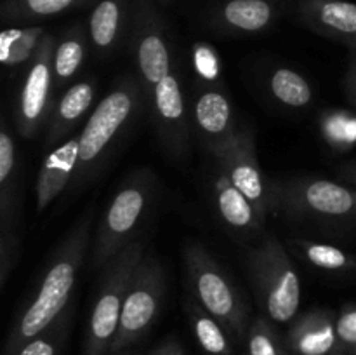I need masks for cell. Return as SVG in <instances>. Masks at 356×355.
I'll use <instances>...</instances> for the list:
<instances>
[{
	"label": "cell",
	"instance_id": "1",
	"mask_svg": "<svg viewBox=\"0 0 356 355\" xmlns=\"http://www.w3.org/2000/svg\"><path fill=\"white\" fill-rule=\"evenodd\" d=\"M129 42L160 143L170 155L181 159L190 150V111L174 68L165 19L153 0H134Z\"/></svg>",
	"mask_w": 356,
	"mask_h": 355
},
{
	"label": "cell",
	"instance_id": "2",
	"mask_svg": "<svg viewBox=\"0 0 356 355\" xmlns=\"http://www.w3.org/2000/svg\"><path fill=\"white\" fill-rule=\"evenodd\" d=\"M90 232L92 209L72 226L47 260L37 291L10 326L3 355H17L28 341L44 333L68 308L76 275L89 249Z\"/></svg>",
	"mask_w": 356,
	"mask_h": 355
},
{
	"label": "cell",
	"instance_id": "3",
	"mask_svg": "<svg viewBox=\"0 0 356 355\" xmlns=\"http://www.w3.org/2000/svg\"><path fill=\"white\" fill-rule=\"evenodd\" d=\"M143 108H146V97L138 77H120L94 108L79 136V164L73 180L76 187L99 171L111 146L138 118Z\"/></svg>",
	"mask_w": 356,
	"mask_h": 355
},
{
	"label": "cell",
	"instance_id": "4",
	"mask_svg": "<svg viewBox=\"0 0 356 355\" xmlns=\"http://www.w3.org/2000/svg\"><path fill=\"white\" fill-rule=\"evenodd\" d=\"M275 211L291 221L346 225L356 221V188L325 178L273 181Z\"/></svg>",
	"mask_w": 356,
	"mask_h": 355
},
{
	"label": "cell",
	"instance_id": "5",
	"mask_svg": "<svg viewBox=\"0 0 356 355\" xmlns=\"http://www.w3.org/2000/svg\"><path fill=\"white\" fill-rule=\"evenodd\" d=\"M247 268L264 315L277 326L292 322L301 305V282L284 244L266 237L247 251Z\"/></svg>",
	"mask_w": 356,
	"mask_h": 355
},
{
	"label": "cell",
	"instance_id": "6",
	"mask_svg": "<svg viewBox=\"0 0 356 355\" xmlns=\"http://www.w3.org/2000/svg\"><path fill=\"white\" fill-rule=\"evenodd\" d=\"M145 254V244L141 240H132L106 263L99 292L90 310L83 355H110L120 324L125 296L131 287L136 268Z\"/></svg>",
	"mask_w": 356,
	"mask_h": 355
},
{
	"label": "cell",
	"instance_id": "7",
	"mask_svg": "<svg viewBox=\"0 0 356 355\" xmlns=\"http://www.w3.org/2000/svg\"><path fill=\"white\" fill-rule=\"evenodd\" d=\"M155 194V174L138 169L125 178L108 204L92 247V267L104 268L108 261L134 240L139 225Z\"/></svg>",
	"mask_w": 356,
	"mask_h": 355
},
{
	"label": "cell",
	"instance_id": "8",
	"mask_svg": "<svg viewBox=\"0 0 356 355\" xmlns=\"http://www.w3.org/2000/svg\"><path fill=\"white\" fill-rule=\"evenodd\" d=\"M184 263L195 301L216 317L235 340H243L250 326L249 310L226 271L198 242L188 244Z\"/></svg>",
	"mask_w": 356,
	"mask_h": 355
},
{
	"label": "cell",
	"instance_id": "9",
	"mask_svg": "<svg viewBox=\"0 0 356 355\" xmlns=\"http://www.w3.org/2000/svg\"><path fill=\"white\" fill-rule=\"evenodd\" d=\"M165 296V271L162 263L152 254H145L132 277L125 296L117 336L110 355L134 348L148 334L159 317Z\"/></svg>",
	"mask_w": 356,
	"mask_h": 355
},
{
	"label": "cell",
	"instance_id": "10",
	"mask_svg": "<svg viewBox=\"0 0 356 355\" xmlns=\"http://www.w3.org/2000/svg\"><path fill=\"white\" fill-rule=\"evenodd\" d=\"M216 164L226 173L232 183L252 202L264 223L275 211L273 180H268L257 159L256 138L247 127L236 129L235 136L219 155Z\"/></svg>",
	"mask_w": 356,
	"mask_h": 355
},
{
	"label": "cell",
	"instance_id": "11",
	"mask_svg": "<svg viewBox=\"0 0 356 355\" xmlns=\"http://www.w3.org/2000/svg\"><path fill=\"white\" fill-rule=\"evenodd\" d=\"M58 38L47 33L33 61L28 65L19 96H17L14 120L16 129L23 138H35L44 125H47L54 108L52 90L56 87L52 56Z\"/></svg>",
	"mask_w": 356,
	"mask_h": 355
},
{
	"label": "cell",
	"instance_id": "12",
	"mask_svg": "<svg viewBox=\"0 0 356 355\" xmlns=\"http://www.w3.org/2000/svg\"><path fill=\"white\" fill-rule=\"evenodd\" d=\"M17 233V152L7 122L0 129V289L6 287L19 258Z\"/></svg>",
	"mask_w": 356,
	"mask_h": 355
},
{
	"label": "cell",
	"instance_id": "13",
	"mask_svg": "<svg viewBox=\"0 0 356 355\" xmlns=\"http://www.w3.org/2000/svg\"><path fill=\"white\" fill-rule=\"evenodd\" d=\"M285 0H216L205 13L212 31L228 37H256L280 21Z\"/></svg>",
	"mask_w": 356,
	"mask_h": 355
},
{
	"label": "cell",
	"instance_id": "14",
	"mask_svg": "<svg viewBox=\"0 0 356 355\" xmlns=\"http://www.w3.org/2000/svg\"><path fill=\"white\" fill-rule=\"evenodd\" d=\"M191 129L209 155L216 157L236 132L232 101L221 86H202L191 104Z\"/></svg>",
	"mask_w": 356,
	"mask_h": 355
},
{
	"label": "cell",
	"instance_id": "15",
	"mask_svg": "<svg viewBox=\"0 0 356 355\" xmlns=\"http://www.w3.org/2000/svg\"><path fill=\"white\" fill-rule=\"evenodd\" d=\"M296 16L308 30L341 42L356 45V3L350 0H298Z\"/></svg>",
	"mask_w": 356,
	"mask_h": 355
},
{
	"label": "cell",
	"instance_id": "16",
	"mask_svg": "<svg viewBox=\"0 0 356 355\" xmlns=\"http://www.w3.org/2000/svg\"><path fill=\"white\" fill-rule=\"evenodd\" d=\"M332 310L313 308L296 317L285 333L291 355H336L343 352Z\"/></svg>",
	"mask_w": 356,
	"mask_h": 355
},
{
	"label": "cell",
	"instance_id": "17",
	"mask_svg": "<svg viewBox=\"0 0 356 355\" xmlns=\"http://www.w3.org/2000/svg\"><path fill=\"white\" fill-rule=\"evenodd\" d=\"M134 0H97L87 21L90 47L97 56L113 54L131 35Z\"/></svg>",
	"mask_w": 356,
	"mask_h": 355
},
{
	"label": "cell",
	"instance_id": "18",
	"mask_svg": "<svg viewBox=\"0 0 356 355\" xmlns=\"http://www.w3.org/2000/svg\"><path fill=\"white\" fill-rule=\"evenodd\" d=\"M76 164H79V138L65 139L45 157L35 183L38 214L44 212L75 180Z\"/></svg>",
	"mask_w": 356,
	"mask_h": 355
},
{
	"label": "cell",
	"instance_id": "19",
	"mask_svg": "<svg viewBox=\"0 0 356 355\" xmlns=\"http://www.w3.org/2000/svg\"><path fill=\"white\" fill-rule=\"evenodd\" d=\"M212 198L219 218L232 232L250 235L264 226V221L257 214L252 202L232 183L218 164L212 174Z\"/></svg>",
	"mask_w": 356,
	"mask_h": 355
},
{
	"label": "cell",
	"instance_id": "20",
	"mask_svg": "<svg viewBox=\"0 0 356 355\" xmlns=\"http://www.w3.org/2000/svg\"><path fill=\"white\" fill-rule=\"evenodd\" d=\"M94 97H96V84L92 80H80L72 84L54 103L45 131V143L51 146L61 141L90 110Z\"/></svg>",
	"mask_w": 356,
	"mask_h": 355
},
{
	"label": "cell",
	"instance_id": "21",
	"mask_svg": "<svg viewBox=\"0 0 356 355\" xmlns=\"http://www.w3.org/2000/svg\"><path fill=\"white\" fill-rule=\"evenodd\" d=\"M89 45V31L86 24L75 23L63 31V35L56 42L54 56H52L56 87L66 86L75 79L86 61Z\"/></svg>",
	"mask_w": 356,
	"mask_h": 355
},
{
	"label": "cell",
	"instance_id": "22",
	"mask_svg": "<svg viewBox=\"0 0 356 355\" xmlns=\"http://www.w3.org/2000/svg\"><path fill=\"white\" fill-rule=\"evenodd\" d=\"M47 35L42 24L7 28L0 35V61L6 68L30 65Z\"/></svg>",
	"mask_w": 356,
	"mask_h": 355
},
{
	"label": "cell",
	"instance_id": "23",
	"mask_svg": "<svg viewBox=\"0 0 356 355\" xmlns=\"http://www.w3.org/2000/svg\"><path fill=\"white\" fill-rule=\"evenodd\" d=\"M188 322L198 347L209 355H233V340L229 331L216 317L205 312L195 299L186 305Z\"/></svg>",
	"mask_w": 356,
	"mask_h": 355
},
{
	"label": "cell",
	"instance_id": "24",
	"mask_svg": "<svg viewBox=\"0 0 356 355\" xmlns=\"http://www.w3.org/2000/svg\"><path fill=\"white\" fill-rule=\"evenodd\" d=\"M289 246L302 261L318 270L330 271V274L356 271V256L339 246L309 239H291Z\"/></svg>",
	"mask_w": 356,
	"mask_h": 355
},
{
	"label": "cell",
	"instance_id": "25",
	"mask_svg": "<svg viewBox=\"0 0 356 355\" xmlns=\"http://www.w3.org/2000/svg\"><path fill=\"white\" fill-rule=\"evenodd\" d=\"M271 100L292 110H302L313 103V89L305 75L289 66H277L266 79Z\"/></svg>",
	"mask_w": 356,
	"mask_h": 355
},
{
	"label": "cell",
	"instance_id": "26",
	"mask_svg": "<svg viewBox=\"0 0 356 355\" xmlns=\"http://www.w3.org/2000/svg\"><path fill=\"white\" fill-rule=\"evenodd\" d=\"M97 0H3L0 14L6 23L23 24L58 16L66 10L94 6Z\"/></svg>",
	"mask_w": 356,
	"mask_h": 355
},
{
	"label": "cell",
	"instance_id": "27",
	"mask_svg": "<svg viewBox=\"0 0 356 355\" xmlns=\"http://www.w3.org/2000/svg\"><path fill=\"white\" fill-rule=\"evenodd\" d=\"M322 141L336 153H348L356 146V113L346 108H327L318 117Z\"/></svg>",
	"mask_w": 356,
	"mask_h": 355
},
{
	"label": "cell",
	"instance_id": "28",
	"mask_svg": "<svg viewBox=\"0 0 356 355\" xmlns=\"http://www.w3.org/2000/svg\"><path fill=\"white\" fill-rule=\"evenodd\" d=\"M245 355H291L285 338L278 333L277 324L266 315L256 317L247 329Z\"/></svg>",
	"mask_w": 356,
	"mask_h": 355
},
{
	"label": "cell",
	"instance_id": "29",
	"mask_svg": "<svg viewBox=\"0 0 356 355\" xmlns=\"http://www.w3.org/2000/svg\"><path fill=\"white\" fill-rule=\"evenodd\" d=\"M70 319L72 313L66 308L44 333L28 341L17 355H63L70 334Z\"/></svg>",
	"mask_w": 356,
	"mask_h": 355
},
{
	"label": "cell",
	"instance_id": "30",
	"mask_svg": "<svg viewBox=\"0 0 356 355\" xmlns=\"http://www.w3.org/2000/svg\"><path fill=\"white\" fill-rule=\"evenodd\" d=\"M336 327L344 354L356 355V305H346L341 308L337 313Z\"/></svg>",
	"mask_w": 356,
	"mask_h": 355
},
{
	"label": "cell",
	"instance_id": "31",
	"mask_svg": "<svg viewBox=\"0 0 356 355\" xmlns=\"http://www.w3.org/2000/svg\"><path fill=\"white\" fill-rule=\"evenodd\" d=\"M148 355H186V354H184L183 347H181L176 340H165L162 341L159 347L153 348Z\"/></svg>",
	"mask_w": 356,
	"mask_h": 355
},
{
	"label": "cell",
	"instance_id": "32",
	"mask_svg": "<svg viewBox=\"0 0 356 355\" xmlns=\"http://www.w3.org/2000/svg\"><path fill=\"white\" fill-rule=\"evenodd\" d=\"M344 93H346L350 103L356 108V68L348 66V72L344 75Z\"/></svg>",
	"mask_w": 356,
	"mask_h": 355
},
{
	"label": "cell",
	"instance_id": "33",
	"mask_svg": "<svg viewBox=\"0 0 356 355\" xmlns=\"http://www.w3.org/2000/svg\"><path fill=\"white\" fill-rule=\"evenodd\" d=\"M339 176L343 178L344 183L351 184V187L356 188V160L343 164V166L339 167Z\"/></svg>",
	"mask_w": 356,
	"mask_h": 355
},
{
	"label": "cell",
	"instance_id": "34",
	"mask_svg": "<svg viewBox=\"0 0 356 355\" xmlns=\"http://www.w3.org/2000/svg\"><path fill=\"white\" fill-rule=\"evenodd\" d=\"M115 355H143V354H139V352L134 350V348H129V350H124L120 352V354H115Z\"/></svg>",
	"mask_w": 356,
	"mask_h": 355
},
{
	"label": "cell",
	"instance_id": "35",
	"mask_svg": "<svg viewBox=\"0 0 356 355\" xmlns=\"http://www.w3.org/2000/svg\"><path fill=\"white\" fill-rule=\"evenodd\" d=\"M350 66H355V68H356V45H355V47H351V61H350Z\"/></svg>",
	"mask_w": 356,
	"mask_h": 355
},
{
	"label": "cell",
	"instance_id": "36",
	"mask_svg": "<svg viewBox=\"0 0 356 355\" xmlns=\"http://www.w3.org/2000/svg\"><path fill=\"white\" fill-rule=\"evenodd\" d=\"M156 2H159L160 6H169V3H172L174 0H156Z\"/></svg>",
	"mask_w": 356,
	"mask_h": 355
},
{
	"label": "cell",
	"instance_id": "37",
	"mask_svg": "<svg viewBox=\"0 0 356 355\" xmlns=\"http://www.w3.org/2000/svg\"><path fill=\"white\" fill-rule=\"evenodd\" d=\"M336 355H346V354H344V352H341V354H336Z\"/></svg>",
	"mask_w": 356,
	"mask_h": 355
}]
</instances>
